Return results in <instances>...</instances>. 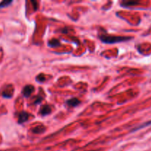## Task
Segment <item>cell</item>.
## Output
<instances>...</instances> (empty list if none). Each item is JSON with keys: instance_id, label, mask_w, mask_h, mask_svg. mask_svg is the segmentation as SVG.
I'll return each instance as SVG.
<instances>
[{"instance_id": "obj_7", "label": "cell", "mask_w": 151, "mask_h": 151, "mask_svg": "<svg viewBox=\"0 0 151 151\" xmlns=\"http://www.w3.org/2000/svg\"><path fill=\"white\" fill-rule=\"evenodd\" d=\"M60 44L59 40L55 39V38H53V39L50 40L48 42V46L50 47H56L58 46H59Z\"/></svg>"}, {"instance_id": "obj_9", "label": "cell", "mask_w": 151, "mask_h": 151, "mask_svg": "<svg viewBox=\"0 0 151 151\" xmlns=\"http://www.w3.org/2000/svg\"><path fill=\"white\" fill-rule=\"evenodd\" d=\"M139 3V1H123L122 2V5L124 7H127V6H131V5H135Z\"/></svg>"}, {"instance_id": "obj_12", "label": "cell", "mask_w": 151, "mask_h": 151, "mask_svg": "<svg viewBox=\"0 0 151 151\" xmlns=\"http://www.w3.org/2000/svg\"><path fill=\"white\" fill-rule=\"evenodd\" d=\"M41 100H42V97H38V98L36 99V100H35V105H37V104H38V103H40L41 102Z\"/></svg>"}, {"instance_id": "obj_10", "label": "cell", "mask_w": 151, "mask_h": 151, "mask_svg": "<svg viewBox=\"0 0 151 151\" xmlns=\"http://www.w3.org/2000/svg\"><path fill=\"white\" fill-rule=\"evenodd\" d=\"M13 2L12 1H3L1 2H0V8H2V7H7L9 4H10Z\"/></svg>"}, {"instance_id": "obj_11", "label": "cell", "mask_w": 151, "mask_h": 151, "mask_svg": "<svg viewBox=\"0 0 151 151\" xmlns=\"http://www.w3.org/2000/svg\"><path fill=\"white\" fill-rule=\"evenodd\" d=\"M45 79H46L45 77H44L43 75H41V78L40 75H38V76L36 78V81H38V82H41V83L44 82V81H45Z\"/></svg>"}, {"instance_id": "obj_4", "label": "cell", "mask_w": 151, "mask_h": 151, "mask_svg": "<svg viewBox=\"0 0 151 151\" xmlns=\"http://www.w3.org/2000/svg\"><path fill=\"white\" fill-rule=\"evenodd\" d=\"M51 111H52V109L50 106H43L41 108V109H40L39 113L41 116H46V115L50 114L51 113Z\"/></svg>"}, {"instance_id": "obj_1", "label": "cell", "mask_w": 151, "mask_h": 151, "mask_svg": "<svg viewBox=\"0 0 151 151\" xmlns=\"http://www.w3.org/2000/svg\"><path fill=\"white\" fill-rule=\"evenodd\" d=\"M100 41L106 44H116V43L124 42L132 39V37L129 36H116L110 35H101L99 36Z\"/></svg>"}, {"instance_id": "obj_8", "label": "cell", "mask_w": 151, "mask_h": 151, "mask_svg": "<svg viewBox=\"0 0 151 151\" xmlns=\"http://www.w3.org/2000/svg\"><path fill=\"white\" fill-rule=\"evenodd\" d=\"M45 131V128H44L43 125H39V126L35 127V128L32 129V132L35 133V134H41V133H43Z\"/></svg>"}, {"instance_id": "obj_2", "label": "cell", "mask_w": 151, "mask_h": 151, "mask_svg": "<svg viewBox=\"0 0 151 151\" xmlns=\"http://www.w3.org/2000/svg\"><path fill=\"white\" fill-rule=\"evenodd\" d=\"M34 87L32 85H27L26 86L24 87L23 90H22V94L25 97H28L29 96L31 95L32 92L34 91Z\"/></svg>"}, {"instance_id": "obj_6", "label": "cell", "mask_w": 151, "mask_h": 151, "mask_svg": "<svg viewBox=\"0 0 151 151\" xmlns=\"http://www.w3.org/2000/svg\"><path fill=\"white\" fill-rule=\"evenodd\" d=\"M150 125H151V120L148 121V122H145V123H143V124H141V125H139V126L136 127V128H134L132 131H131V133L135 132V131H139V130H141L142 128H146V127H148V126H150Z\"/></svg>"}, {"instance_id": "obj_13", "label": "cell", "mask_w": 151, "mask_h": 151, "mask_svg": "<svg viewBox=\"0 0 151 151\" xmlns=\"http://www.w3.org/2000/svg\"><path fill=\"white\" fill-rule=\"evenodd\" d=\"M90 151H100V150H90Z\"/></svg>"}, {"instance_id": "obj_5", "label": "cell", "mask_w": 151, "mask_h": 151, "mask_svg": "<svg viewBox=\"0 0 151 151\" xmlns=\"http://www.w3.org/2000/svg\"><path fill=\"white\" fill-rule=\"evenodd\" d=\"M81 102L77 98H72V99H69L66 101V104L68 106H71V107H75V106H78V105L81 104Z\"/></svg>"}, {"instance_id": "obj_3", "label": "cell", "mask_w": 151, "mask_h": 151, "mask_svg": "<svg viewBox=\"0 0 151 151\" xmlns=\"http://www.w3.org/2000/svg\"><path fill=\"white\" fill-rule=\"evenodd\" d=\"M29 114L27 113V112L25 111H22L21 112L20 114H19V123L21 124V123H24V122H25L26 121L28 120V119H29Z\"/></svg>"}]
</instances>
